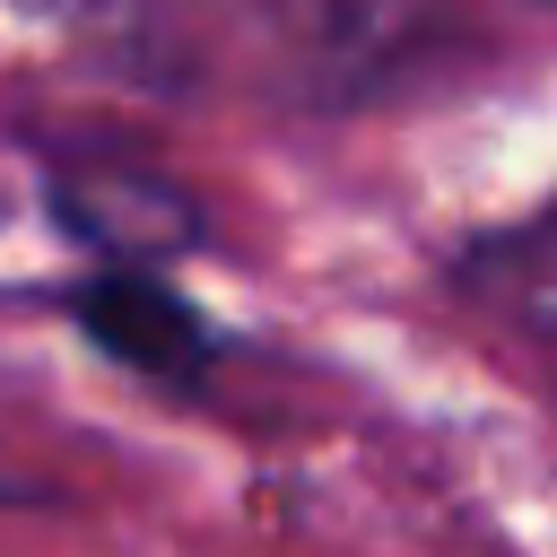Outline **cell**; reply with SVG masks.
<instances>
[{"label": "cell", "instance_id": "obj_2", "mask_svg": "<svg viewBox=\"0 0 557 557\" xmlns=\"http://www.w3.org/2000/svg\"><path fill=\"white\" fill-rule=\"evenodd\" d=\"M9 9H26L44 26H70V35H113L122 26V0H9Z\"/></svg>", "mask_w": 557, "mask_h": 557}, {"label": "cell", "instance_id": "obj_1", "mask_svg": "<svg viewBox=\"0 0 557 557\" xmlns=\"http://www.w3.org/2000/svg\"><path fill=\"white\" fill-rule=\"evenodd\" d=\"M78 331H87L113 366H131V374H148V383H200V374H209V331H200V313H191L174 287H157L148 270H104V278H87V287H78Z\"/></svg>", "mask_w": 557, "mask_h": 557}]
</instances>
